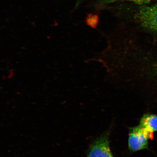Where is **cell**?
Here are the masks:
<instances>
[{
    "label": "cell",
    "instance_id": "cell-4",
    "mask_svg": "<svg viewBox=\"0 0 157 157\" xmlns=\"http://www.w3.org/2000/svg\"><path fill=\"white\" fill-rule=\"evenodd\" d=\"M139 126L150 133L157 131V116L151 114H146L141 118Z\"/></svg>",
    "mask_w": 157,
    "mask_h": 157
},
{
    "label": "cell",
    "instance_id": "cell-5",
    "mask_svg": "<svg viewBox=\"0 0 157 157\" xmlns=\"http://www.w3.org/2000/svg\"><path fill=\"white\" fill-rule=\"evenodd\" d=\"M119 1H128V2H133L139 5H143V4H146L151 2L153 0H102V2L104 3H112Z\"/></svg>",
    "mask_w": 157,
    "mask_h": 157
},
{
    "label": "cell",
    "instance_id": "cell-3",
    "mask_svg": "<svg viewBox=\"0 0 157 157\" xmlns=\"http://www.w3.org/2000/svg\"><path fill=\"white\" fill-rule=\"evenodd\" d=\"M109 131L98 137L91 144L86 157H113L109 142Z\"/></svg>",
    "mask_w": 157,
    "mask_h": 157
},
{
    "label": "cell",
    "instance_id": "cell-1",
    "mask_svg": "<svg viewBox=\"0 0 157 157\" xmlns=\"http://www.w3.org/2000/svg\"><path fill=\"white\" fill-rule=\"evenodd\" d=\"M153 133L146 131L139 126L130 129L128 146L130 151L136 152L148 148V140L154 137Z\"/></svg>",
    "mask_w": 157,
    "mask_h": 157
},
{
    "label": "cell",
    "instance_id": "cell-2",
    "mask_svg": "<svg viewBox=\"0 0 157 157\" xmlns=\"http://www.w3.org/2000/svg\"><path fill=\"white\" fill-rule=\"evenodd\" d=\"M135 17L144 28L157 32V4L141 8Z\"/></svg>",
    "mask_w": 157,
    "mask_h": 157
}]
</instances>
